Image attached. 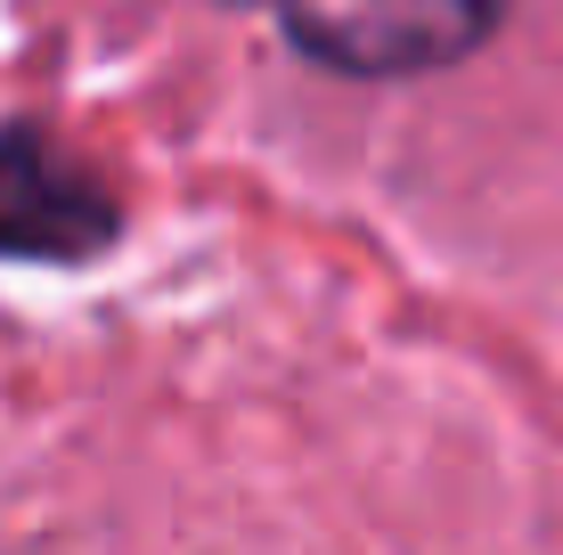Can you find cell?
<instances>
[{"instance_id":"1","label":"cell","mask_w":563,"mask_h":555,"mask_svg":"<svg viewBox=\"0 0 563 555\" xmlns=\"http://www.w3.org/2000/svg\"><path fill=\"white\" fill-rule=\"evenodd\" d=\"M286 42L327 74H433L457 66L474 42H490V25L507 16V0H278Z\"/></svg>"},{"instance_id":"2","label":"cell","mask_w":563,"mask_h":555,"mask_svg":"<svg viewBox=\"0 0 563 555\" xmlns=\"http://www.w3.org/2000/svg\"><path fill=\"white\" fill-rule=\"evenodd\" d=\"M114 188L42 123L0 131V262H90L114 245Z\"/></svg>"}]
</instances>
